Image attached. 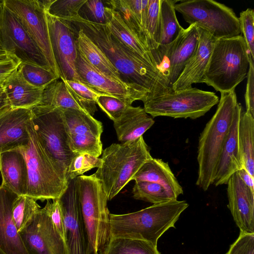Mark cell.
<instances>
[{"label":"cell","mask_w":254,"mask_h":254,"mask_svg":"<svg viewBox=\"0 0 254 254\" xmlns=\"http://www.w3.org/2000/svg\"><path fill=\"white\" fill-rule=\"evenodd\" d=\"M245 95L246 111L254 117V62L250 60Z\"/></svg>","instance_id":"47"},{"label":"cell","mask_w":254,"mask_h":254,"mask_svg":"<svg viewBox=\"0 0 254 254\" xmlns=\"http://www.w3.org/2000/svg\"><path fill=\"white\" fill-rule=\"evenodd\" d=\"M36 200L26 195L18 196L14 201L12 216L18 232L22 230L40 208Z\"/></svg>","instance_id":"38"},{"label":"cell","mask_w":254,"mask_h":254,"mask_svg":"<svg viewBox=\"0 0 254 254\" xmlns=\"http://www.w3.org/2000/svg\"><path fill=\"white\" fill-rule=\"evenodd\" d=\"M104 254H161L157 246L140 239L112 237Z\"/></svg>","instance_id":"33"},{"label":"cell","mask_w":254,"mask_h":254,"mask_svg":"<svg viewBox=\"0 0 254 254\" xmlns=\"http://www.w3.org/2000/svg\"><path fill=\"white\" fill-rule=\"evenodd\" d=\"M228 207L240 232L254 233V192L240 178L237 172L229 179Z\"/></svg>","instance_id":"20"},{"label":"cell","mask_w":254,"mask_h":254,"mask_svg":"<svg viewBox=\"0 0 254 254\" xmlns=\"http://www.w3.org/2000/svg\"><path fill=\"white\" fill-rule=\"evenodd\" d=\"M31 121L38 139L56 172L66 184L75 155L71 149L62 110L39 105L31 109Z\"/></svg>","instance_id":"7"},{"label":"cell","mask_w":254,"mask_h":254,"mask_svg":"<svg viewBox=\"0 0 254 254\" xmlns=\"http://www.w3.org/2000/svg\"><path fill=\"white\" fill-rule=\"evenodd\" d=\"M40 105L61 110L76 109L87 113L70 93L64 81L60 79L53 81L44 89Z\"/></svg>","instance_id":"32"},{"label":"cell","mask_w":254,"mask_h":254,"mask_svg":"<svg viewBox=\"0 0 254 254\" xmlns=\"http://www.w3.org/2000/svg\"><path fill=\"white\" fill-rule=\"evenodd\" d=\"M254 117L242 112L238 127V143L243 168L254 177Z\"/></svg>","instance_id":"30"},{"label":"cell","mask_w":254,"mask_h":254,"mask_svg":"<svg viewBox=\"0 0 254 254\" xmlns=\"http://www.w3.org/2000/svg\"><path fill=\"white\" fill-rule=\"evenodd\" d=\"M6 106L5 96L1 86L0 87V109Z\"/></svg>","instance_id":"51"},{"label":"cell","mask_w":254,"mask_h":254,"mask_svg":"<svg viewBox=\"0 0 254 254\" xmlns=\"http://www.w3.org/2000/svg\"><path fill=\"white\" fill-rule=\"evenodd\" d=\"M72 26L76 31V43L78 51L87 62L110 77L118 81L125 83L122 80L118 70L100 48L80 29L74 27L73 25Z\"/></svg>","instance_id":"29"},{"label":"cell","mask_w":254,"mask_h":254,"mask_svg":"<svg viewBox=\"0 0 254 254\" xmlns=\"http://www.w3.org/2000/svg\"><path fill=\"white\" fill-rule=\"evenodd\" d=\"M70 22L100 48L125 83L146 95L144 100L173 91L162 74L115 37L106 25L87 21L79 15Z\"/></svg>","instance_id":"1"},{"label":"cell","mask_w":254,"mask_h":254,"mask_svg":"<svg viewBox=\"0 0 254 254\" xmlns=\"http://www.w3.org/2000/svg\"><path fill=\"white\" fill-rule=\"evenodd\" d=\"M19 234L28 254H66L64 240L44 207L35 213Z\"/></svg>","instance_id":"15"},{"label":"cell","mask_w":254,"mask_h":254,"mask_svg":"<svg viewBox=\"0 0 254 254\" xmlns=\"http://www.w3.org/2000/svg\"><path fill=\"white\" fill-rule=\"evenodd\" d=\"M53 0H3V1L37 45L51 70L60 79L52 49L46 14L47 9Z\"/></svg>","instance_id":"11"},{"label":"cell","mask_w":254,"mask_h":254,"mask_svg":"<svg viewBox=\"0 0 254 254\" xmlns=\"http://www.w3.org/2000/svg\"><path fill=\"white\" fill-rule=\"evenodd\" d=\"M17 70L28 83L42 90L58 79L50 69L30 64L21 63Z\"/></svg>","instance_id":"36"},{"label":"cell","mask_w":254,"mask_h":254,"mask_svg":"<svg viewBox=\"0 0 254 254\" xmlns=\"http://www.w3.org/2000/svg\"><path fill=\"white\" fill-rule=\"evenodd\" d=\"M238 174L242 182L254 192V177H252L244 168L237 171Z\"/></svg>","instance_id":"50"},{"label":"cell","mask_w":254,"mask_h":254,"mask_svg":"<svg viewBox=\"0 0 254 254\" xmlns=\"http://www.w3.org/2000/svg\"><path fill=\"white\" fill-rule=\"evenodd\" d=\"M226 254H254V233L240 232Z\"/></svg>","instance_id":"45"},{"label":"cell","mask_w":254,"mask_h":254,"mask_svg":"<svg viewBox=\"0 0 254 254\" xmlns=\"http://www.w3.org/2000/svg\"><path fill=\"white\" fill-rule=\"evenodd\" d=\"M101 158L88 154H76L72 159L68 170V180L82 175L92 169L100 167Z\"/></svg>","instance_id":"42"},{"label":"cell","mask_w":254,"mask_h":254,"mask_svg":"<svg viewBox=\"0 0 254 254\" xmlns=\"http://www.w3.org/2000/svg\"><path fill=\"white\" fill-rule=\"evenodd\" d=\"M21 63L12 56L0 61V87L7 78L16 70Z\"/></svg>","instance_id":"49"},{"label":"cell","mask_w":254,"mask_h":254,"mask_svg":"<svg viewBox=\"0 0 254 254\" xmlns=\"http://www.w3.org/2000/svg\"><path fill=\"white\" fill-rule=\"evenodd\" d=\"M185 20L207 31L216 40L241 35L239 17L233 9L212 0H185L175 4Z\"/></svg>","instance_id":"10"},{"label":"cell","mask_w":254,"mask_h":254,"mask_svg":"<svg viewBox=\"0 0 254 254\" xmlns=\"http://www.w3.org/2000/svg\"><path fill=\"white\" fill-rule=\"evenodd\" d=\"M18 196L0 185V250L4 254H28L12 219V206Z\"/></svg>","instance_id":"22"},{"label":"cell","mask_w":254,"mask_h":254,"mask_svg":"<svg viewBox=\"0 0 254 254\" xmlns=\"http://www.w3.org/2000/svg\"><path fill=\"white\" fill-rule=\"evenodd\" d=\"M219 101L213 92L191 87L166 93L142 102L145 112L153 117L196 119L204 115Z\"/></svg>","instance_id":"9"},{"label":"cell","mask_w":254,"mask_h":254,"mask_svg":"<svg viewBox=\"0 0 254 254\" xmlns=\"http://www.w3.org/2000/svg\"><path fill=\"white\" fill-rule=\"evenodd\" d=\"M69 91L76 101L88 114L93 116L97 111L96 101L101 95L98 93L85 85L73 80H64Z\"/></svg>","instance_id":"35"},{"label":"cell","mask_w":254,"mask_h":254,"mask_svg":"<svg viewBox=\"0 0 254 254\" xmlns=\"http://www.w3.org/2000/svg\"><path fill=\"white\" fill-rule=\"evenodd\" d=\"M197 45L180 75L172 86L173 91L192 87L193 83H203V78L216 39L206 30L197 26Z\"/></svg>","instance_id":"21"},{"label":"cell","mask_w":254,"mask_h":254,"mask_svg":"<svg viewBox=\"0 0 254 254\" xmlns=\"http://www.w3.org/2000/svg\"><path fill=\"white\" fill-rule=\"evenodd\" d=\"M107 13L108 22L106 25L110 32L137 55L157 69L153 57L145 43L129 28L117 11L107 6Z\"/></svg>","instance_id":"28"},{"label":"cell","mask_w":254,"mask_h":254,"mask_svg":"<svg viewBox=\"0 0 254 254\" xmlns=\"http://www.w3.org/2000/svg\"><path fill=\"white\" fill-rule=\"evenodd\" d=\"M44 208L51 218L57 230L64 239V217L58 198L53 199L52 201L47 200Z\"/></svg>","instance_id":"46"},{"label":"cell","mask_w":254,"mask_h":254,"mask_svg":"<svg viewBox=\"0 0 254 254\" xmlns=\"http://www.w3.org/2000/svg\"><path fill=\"white\" fill-rule=\"evenodd\" d=\"M106 2L108 7L117 11L119 14L125 24L131 30L135 33L148 47L144 33L134 15L128 3L127 0H106Z\"/></svg>","instance_id":"41"},{"label":"cell","mask_w":254,"mask_h":254,"mask_svg":"<svg viewBox=\"0 0 254 254\" xmlns=\"http://www.w3.org/2000/svg\"><path fill=\"white\" fill-rule=\"evenodd\" d=\"M0 42L10 56L21 63L51 69L37 45L3 0H0Z\"/></svg>","instance_id":"12"},{"label":"cell","mask_w":254,"mask_h":254,"mask_svg":"<svg viewBox=\"0 0 254 254\" xmlns=\"http://www.w3.org/2000/svg\"><path fill=\"white\" fill-rule=\"evenodd\" d=\"M127 0L140 27L144 33V27L148 8V0Z\"/></svg>","instance_id":"48"},{"label":"cell","mask_w":254,"mask_h":254,"mask_svg":"<svg viewBox=\"0 0 254 254\" xmlns=\"http://www.w3.org/2000/svg\"><path fill=\"white\" fill-rule=\"evenodd\" d=\"M0 254H4L0 250Z\"/></svg>","instance_id":"53"},{"label":"cell","mask_w":254,"mask_h":254,"mask_svg":"<svg viewBox=\"0 0 254 254\" xmlns=\"http://www.w3.org/2000/svg\"><path fill=\"white\" fill-rule=\"evenodd\" d=\"M177 2L160 0L159 46H166L173 42L184 29L176 17L175 4Z\"/></svg>","instance_id":"31"},{"label":"cell","mask_w":254,"mask_h":254,"mask_svg":"<svg viewBox=\"0 0 254 254\" xmlns=\"http://www.w3.org/2000/svg\"><path fill=\"white\" fill-rule=\"evenodd\" d=\"M106 0H86L79 11L80 17L90 22L106 25L108 22Z\"/></svg>","instance_id":"40"},{"label":"cell","mask_w":254,"mask_h":254,"mask_svg":"<svg viewBox=\"0 0 254 254\" xmlns=\"http://www.w3.org/2000/svg\"><path fill=\"white\" fill-rule=\"evenodd\" d=\"M160 2V0H148L144 27V34L152 55L159 47Z\"/></svg>","instance_id":"37"},{"label":"cell","mask_w":254,"mask_h":254,"mask_svg":"<svg viewBox=\"0 0 254 254\" xmlns=\"http://www.w3.org/2000/svg\"><path fill=\"white\" fill-rule=\"evenodd\" d=\"M240 27L250 60L254 62V10L248 8L240 13Z\"/></svg>","instance_id":"43"},{"label":"cell","mask_w":254,"mask_h":254,"mask_svg":"<svg viewBox=\"0 0 254 254\" xmlns=\"http://www.w3.org/2000/svg\"><path fill=\"white\" fill-rule=\"evenodd\" d=\"M152 158L142 136L133 141L113 143L102 151L101 165L92 175L102 182L108 200H111Z\"/></svg>","instance_id":"4"},{"label":"cell","mask_w":254,"mask_h":254,"mask_svg":"<svg viewBox=\"0 0 254 254\" xmlns=\"http://www.w3.org/2000/svg\"><path fill=\"white\" fill-rule=\"evenodd\" d=\"M86 0H54L47 9L50 15L71 22L78 16L80 9Z\"/></svg>","instance_id":"39"},{"label":"cell","mask_w":254,"mask_h":254,"mask_svg":"<svg viewBox=\"0 0 254 254\" xmlns=\"http://www.w3.org/2000/svg\"><path fill=\"white\" fill-rule=\"evenodd\" d=\"M46 14L51 44L60 79L83 84L75 68L78 54L76 29L69 21L54 17L47 11Z\"/></svg>","instance_id":"13"},{"label":"cell","mask_w":254,"mask_h":254,"mask_svg":"<svg viewBox=\"0 0 254 254\" xmlns=\"http://www.w3.org/2000/svg\"><path fill=\"white\" fill-rule=\"evenodd\" d=\"M133 180L158 184L163 187L175 200L183 194V188L168 163L161 159L152 158L145 162L133 176Z\"/></svg>","instance_id":"26"},{"label":"cell","mask_w":254,"mask_h":254,"mask_svg":"<svg viewBox=\"0 0 254 254\" xmlns=\"http://www.w3.org/2000/svg\"><path fill=\"white\" fill-rule=\"evenodd\" d=\"M10 56L3 48L0 42V61L5 60Z\"/></svg>","instance_id":"52"},{"label":"cell","mask_w":254,"mask_h":254,"mask_svg":"<svg viewBox=\"0 0 254 254\" xmlns=\"http://www.w3.org/2000/svg\"><path fill=\"white\" fill-rule=\"evenodd\" d=\"M133 102L107 95L99 96L96 101L99 107L113 122L117 120Z\"/></svg>","instance_id":"44"},{"label":"cell","mask_w":254,"mask_h":254,"mask_svg":"<svg viewBox=\"0 0 254 254\" xmlns=\"http://www.w3.org/2000/svg\"><path fill=\"white\" fill-rule=\"evenodd\" d=\"M185 200H172L123 214H110L112 237L145 240L157 246L160 237L188 207Z\"/></svg>","instance_id":"3"},{"label":"cell","mask_w":254,"mask_h":254,"mask_svg":"<svg viewBox=\"0 0 254 254\" xmlns=\"http://www.w3.org/2000/svg\"><path fill=\"white\" fill-rule=\"evenodd\" d=\"M75 68L83 84L98 93L132 102L136 100L142 101L146 96L127 84L100 71L88 63L78 51Z\"/></svg>","instance_id":"17"},{"label":"cell","mask_w":254,"mask_h":254,"mask_svg":"<svg viewBox=\"0 0 254 254\" xmlns=\"http://www.w3.org/2000/svg\"><path fill=\"white\" fill-rule=\"evenodd\" d=\"M17 69L2 86L7 106L13 108L31 109L40 104L44 90L30 85L22 77Z\"/></svg>","instance_id":"25"},{"label":"cell","mask_w":254,"mask_h":254,"mask_svg":"<svg viewBox=\"0 0 254 254\" xmlns=\"http://www.w3.org/2000/svg\"><path fill=\"white\" fill-rule=\"evenodd\" d=\"M154 123L153 119L148 115L143 108L130 105L117 120L113 122V125L118 140L124 143L137 139Z\"/></svg>","instance_id":"27"},{"label":"cell","mask_w":254,"mask_h":254,"mask_svg":"<svg viewBox=\"0 0 254 254\" xmlns=\"http://www.w3.org/2000/svg\"><path fill=\"white\" fill-rule=\"evenodd\" d=\"M31 109L6 106L0 109V154L25 147L30 140Z\"/></svg>","instance_id":"19"},{"label":"cell","mask_w":254,"mask_h":254,"mask_svg":"<svg viewBox=\"0 0 254 254\" xmlns=\"http://www.w3.org/2000/svg\"><path fill=\"white\" fill-rule=\"evenodd\" d=\"M27 127L29 142L25 147L19 149L25 157L27 167L26 196L41 201L58 198L66 189L68 184L60 178L42 148L31 120Z\"/></svg>","instance_id":"8"},{"label":"cell","mask_w":254,"mask_h":254,"mask_svg":"<svg viewBox=\"0 0 254 254\" xmlns=\"http://www.w3.org/2000/svg\"><path fill=\"white\" fill-rule=\"evenodd\" d=\"M132 192L134 199L153 204L175 200L163 187L147 181L135 182Z\"/></svg>","instance_id":"34"},{"label":"cell","mask_w":254,"mask_h":254,"mask_svg":"<svg viewBox=\"0 0 254 254\" xmlns=\"http://www.w3.org/2000/svg\"><path fill=\"white\" fill-rule=\"evenodd\" d=\"M71 150L99 157L102 152V123L84 112L73 109L62 110Z\"/></svg>","instance_id":"14"},{"label":"cell","mask_w":254,"mask_h":254,"mask_svg":"<svg viewBox=\"0 0 254 254\" xmlns=\"http://www.w3.org/2000/svg\"><path fill=\"white\" fill-rule=\"evenodd\" d=\"M0 172L1 185L18 196L26 195L27 167L25 157L19 149L0 154Z\"/></svg>","instance_id":"24"},{"label":"cell","mask_w":254,"mask_h":254,"mask_svg":"<svg viewBox=\"0 0 254 254\" xmlns=\"http://www.w3.org/2000/svg\"><path fill=\"white\" fill-rule=\"evenodd\" d=\"M240 104L235 90L221 93L216 112L200 134L195 184L204 191L213 184L219 158Z\"/></svg>","instance_id":"2"},{"label":"cell","mask_w":254,"mask_h":254,"mask_svg":"<svg viewBox=\"0 0 254 254\" xmlns=\"http://www.w3.org/2000/svg\"><path fill=\"white\" fill-rule=\"evenodd\" d=\"M249 65V55L242 36L216 39L203 83L220 93L234 90L247 77Z\"/></svg>","instance_id":"6"},{"label":"cell","mask_w":254,"mask_h":254,"mask_svg":"<svg viewBox=\"0 0 254 254\" xmlns=\"http://www.w3.org/2000/svg\"><path fill=\"white\" fill-rule=\"evenodd\" d=\"M88 254H104L112 238L107 197L102 182L93 175L75 178Z\"/></svg>","instance_id":"5"},{"label":"cell","mask_w":254,"mask_h":254,"mask_svg":"<svg viewBox=\"0 0 254 254\" xmlns=\"http://www.w3.org/2000/svg\"><path fill=\"white\" fill-rule=\"evenodd\" d=\"M198 40L197 27L193 24L184 28L173 42L160 46V50L164 57V70L168 76L167 86L172 90L173 85L195 51Z\"/></svg>","instance_id":"18"},{"label":"cell","mask_w":254,"mask_h":254,"mask_svg":"<svg viewBox=\"0 0 254 254\" xmlns=\"http://www.w3.org/2000/svg\"><path fill=\"white\" fill-rule=\"evenodd\" d=\"M242 112L238 107L219 158L213 184L217 187L226 184L235 173L243 168V162L238 143L239 124Z\"/></svg>","instance_id":"23"},{"label":"cell","mask_w":254,"mask_h":254,"mask_svg":"<svg viewBox=\"0 0 254 254\" xmlns=\"http://www.w3.org/2000/svg\"><path fill=\"white\" fill-rule=\"evenodd\" d=\"M64 222L66 254H88V241L80 210L75 178L58 198Z\"/></svg>","instance_id":"16"}]
</instances>
